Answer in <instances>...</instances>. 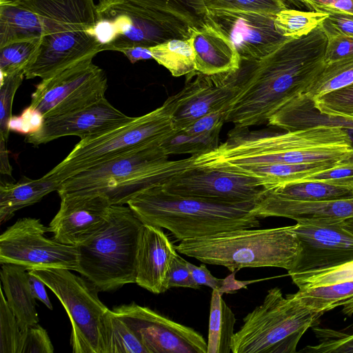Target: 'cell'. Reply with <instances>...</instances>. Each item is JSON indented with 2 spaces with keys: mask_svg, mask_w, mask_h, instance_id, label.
<instances>
[{
  "mask_svg": "<svg viewBox=\"0 0 353 353\" xmlns=\"http://www.w3.org/2000/svg\"><path fill=\"white\" fill-rule=\"evenodd\" d=\"M327 41L321 25L306 36L288 38L259 59L241 61L234 72L238 92L225 122L247 128L268 123L285 103L305 93L323 69Z\"/></svg>",
  "mask_w": 353,
  "mask_h": 353,
  "instance_id": "cell-1",
  "label": "cell"
},
{
  "mask_svg": "<svg viewBox=\"0 0 353 353\" xmlns=\"http://www.w3.org/2000/svg\"><path fill=\"white\" fill-rule=\"evenodd\" d=\"M353 150L341 128L316 126L278 133L234 126L213 151L198 154L202 167L323 163L337 165Z\"/></svg>",
  "mask_w": 353,
  "mask_h": 353,
  "instance_id": "cell-2",
  "label": "cell"
},
{
  "mask_svg": "<svg viewBox=\"0 0 353 353\" xmlns=\"http://www.w3.org/2000/svg\"><path fill=\"white\" fill-rule=\"evenodd\" d=\"M255 203L213 202L172 194L157 184L140 192L128 205L143 224L165 228L181 241L259 227L260 219L252 213Z\"/></svg>",
  "mask_w": 353,
  "mask_h": 353,
  "instance_id": "cell-3",
  "label": "cell"
},
{
  "mask_svg": "<svg viewBox=\"0 0 353 353\" xmlns=\"http://www.w3.org/2000/svg\"><path fill=\"white\" fill-rule=\"evenodd\" d=\"M41 19L43 35L25 70L30 79L51 77L102 51L90 30L96 21L94 0H14Z\"/></svg>",
  "mask_w": 353,
  "mask_h": 353,
  "instance_id": "cell-4",
  "label": "cell"
},
{
  "mask_svg": "<svg viewBox=\"0 0 353 353\" xmlns=\"http://www.w3.org/2000/svg\"><path fill=\"white\" fill-rule=\"evenodd\" d=\"M196 157L170 160L161 145L136 149L69 176L57 192L60 198L100 194L111 205L128 204L145 188L197 166Z\"/></svg>",
  "mask_w": 353,
  "mask_h": 353,
  "instance_id": "cell-5",
  "label": "cell"
},
{
  "mask_svg": "<svg viewBox=\"0 0 353 353\" xmlns=\"http://www.w3.org/2000/svg\"><path fill=\"white\" fill-rule=\"evenodd\" d=\"M176 251L202 263L221 265L230 272L244 268L275 267L290 270L299 242L293 225L268 229H239L186 239Z\"/></svg>",
  "mask_w": 353,
  "mask_h": 353,
  "instance_id": "cell-6",
  "label": "cell"
},
{
  "mask_svg": "<svg viewBox=\"0 0 353 353\" xmlns=\"http://www.w3.org/2000/svg\"><path fill=\"white\" fill-rule=\"evenodd\" d=\"M143 223L130 208L112 205L104 224L77 245V271L99 291L136 282L137 256Z\"/></svg>",
  "mask_w": 353,
  "mask_h": 353,
  "instance_id": "cell-7",
  "label": "cell"
},
{
  "mask_svg": "<svg viewBox=\"0 0 353 353\" xmlns=\"http://www.w3.org/2000/svg\"><path fill=\"white\" fill-rule=\"evenodd\" d=\"M323 314L304 305L294 294L275 287L243 318L231 343L233 353H295L298 343Z\"/></svg>",
  "mask_w": 353,
  "mask_h": 353,
  "instance_id": "cell-8",
  "label": "cell"
},
{
  "mask_svg": "<svg viewBox=\"0 0 353 353\" xmlns=\"http://www.w3.org/2000/svg\"><path fill=\"white\" fill-rule=\"evenodd\" d=\"M173 102L103 134L81 139L68 155L46 174L61 182L70 176L130 151L161 145L174 131Z\"/></svg>",
  "mask_w": 353,
  "mask_h": 353,
  "instance_id": "cell-9",
  "label": "cell"
},
{
  "mask_svg": "<svg viewBox=\"0 0 353 353\" xmlns=\"http://www.w3.org/2000/svg\"><path fill=\"white\" fill-rule=\"evenodd\" d=\"M192 27L170 14L127 0H99L96 21L90 30L102 51L121 52L150 48L167 41L190 37Z\"/></svg>",
  "mask_w": 353,
  "mask_h": 353,
  "instance_id": "cell-10",
  "label": "cell"
},
{
  "mask_svg": "<svg viewBox=\"0 0 353 353\" xmlns=\"http://www.w3.org/2000/svg\"><path fill=\"white\" fill-rule=\"evenodd\" d=\"M39 277L57 296L71 322L74 353H103L104 324L110 310L99 298V290L86 279L65 268L28 270Z\"/></svg>",
  "mask_w": 353,
  "mask_h": 353,
  "instance_id": "cell-11",
  "label": "cell"
},
{
  "mask_svg": "<svg viewBox=\"0 0 353 353\" xmlns=\"http://www.w3.org/2000/svg\"><path fill=\"white\" fill-rule=\"evenodd\" d=\"M105 72L87 59L57 74L42 79L32 94L29 108L43 118L85 108L105 97Z\"/></svg>",
  "mask_w": 353,
  "mask_h": 353,
  "instance_id": "cell-12",
  "label": "cell"
},
{
  "mask_svg": "<svg viewBox=\"0 0 353 353\" xmlns=\"http://www.w3.org/2000/svg\"><path fill=\"white\" fill-rule=\"evenodd\" d=\"M48 228L40 220L23 218L0 236V263H13L27 270L39 268H61L77 271V246L63 244L46 236Z\"/></svg>",
  "mask_w": 353,
  "mask_h": 353,
  "instance_id": "cell-13",
  "label": "cell"
},
{
  "mask_svg": "<svg viewBox=\"0 0 353 353\" xmlns=\"http://www.w3.org/2000/svg\"><path fill=\"white\" fill-rule=\"evenodd\" d=\"M160 185L172 194L223 203H256L266 191L253 177L201 166L172 175Z\"/></svg>",
  "mask_w": 353,
  "mask_h": 353,
  "instance_id": "cell-14",
  "label": "cell"
},
{
  "mask_svg": "<svg viewBox=\"0 0 353 353\" xmlns=\"http://www.w3.org/2000/svg\"><path fill=\"white\" fill-rule=\"evenodd\" d=\"M112 312L134 331L149 353H207L200 333L148 307L131 303Z\"/></svg>",
  "mask_w": 353,
  "mask_h": 353,
  "instance_id": "cell-15",
  "label": "cell"
},
{
  "mask_svg": "<svg viewBox=\"0 0 353 353\" xmlns=\"http://www.w3.org/2000/svg\"><path fill=\"white\" fill-rule=\"evenodd\" d=\"M234 72L186 74L183 88L171 96L174 130H184L203 116L228 108L238 92Z\"/></svg>",
  "mask_w": 353,
  "mask_h": 353,
  "instance_id": "cell-16",
  "label": "cell"
},
{
  "mask_svg": "<svg viewBox=\"0 0 353 353\" xmlns=\"http://www.w3.org/2000/svg\"><path fill=\"white\" fill-rule=\"evenodd\" d=\"M274 17L255 12L207 10L204 20L229 38L241 61H252L266 56L288 39L276 31Z\"/></svg>",
  "mask_w": 353,
  "mask_h": 353,
  "instance_id": "cell-17",
  "label": "cell"
},
{
  "mask_svg": "<svg viewBox=\"0 0 353 353\" xmlns=\"http://www.w3.org/2000/svg\"><path fill=\"white\" fill-rule=\"evenodd\" d=\"M299 253L290 276L325 270L353 261V233L341 222L293 225Z\"/></svg>",
  "mask_w": 353,
  "mask_h": 353,
  "instance_id": "cell-18",
  "label": "cell"
},
{
  "mask_svg": "<svg viewBox=\"0 0 353 353\" xmlns=\"http://www.w3.org/2000/svg\"><path fill=\"white\" fill-rule=\"evenodd\" d=\"M133 119L117 110L104 97L74 112L45 118L38 130L26 136L25 142L38 146L66 136H77L83 139L110 131Z\"/></svg>",
  "mask_w": 353,
  "mask_h": 353,
  "instance_id": "cell-19",
  "label": "cell"
},
{
  "mask_svg": "<svg viewBox=\"0 0 353 353\" xmlns=\"http://www.w3.org/2000/svg\"><path fill=\"white\" fill-rule=\"evenodd\" d=\"M108 199L100 194L66 196L49 224L48 232L57 242L77 246L104 224L110 210Z\"/></svg>",
  "mask_w": 353,
  "mask_h": 353,
  "instance_id": "cell-20",
  "label": "cell"
},
{
  "mask_svg": "<svg viewBox=\"0 0 353 353\" xmlns=\"http://www.w3.org/2000/svg\"><path fill=\"white\" fill-rule=\"evenodd\" d=\"M176 254V248L162 228L143 224L137 256L135 283L154 294L167 291L168 272Z\"/></svg>",
  "mask_w": 353,
  "mask_h": 353,
  "instance_id": "cell-21",
  "label": "cell"
},
{
  "mask_svg": "<svg viewBox=\"0 0 353 353\" xmlns=\"http://www.w3.org/2000/svg\"><path fill=\"white\" fill-rule=\"evenodd\" d=\"M252 213L259 219L279 216L311 225L332 223L353 217V198L321 202L281 200L263 195Z\"/></svg>",
  "mask_w": 353,
  "mask_h": 353,
  "instance_id": "cell-22",
  "label": "cell"
},
{
  "mask_svg": "<svg viewBox=\"0 0 353 353\" xmlns=\"http://www.w3.org/2000/svg\"><path fill=\"white\" fill-rule=\"evenodd\" d=\"M196 70L216 74L239 69L240 57L229 38L209 22L191 29Z\"/></svg>",
  "mask_w": 353,
  "mask_h": 353,
  "instance_id": "cell-23",
  "label": "cell"
},
{
  "mask_svg": "<svg viewBox=\"0 0 353 353\" xmlns=\"http://www.w3.org/2000/svg\"><path fill=\"white\" fill-rule=\"evenodd\" d=\"M268 123L285 131L316 126L353 128V119L321 112L315 107L314 101L305 93L282 106L269 119Z\"/></svg>",
  "mask_w": 353,
  "mask_h": 353,
  "instance_id": "cell-24",
  "label": "cell"
},
{
  "mask_svg": "<svg viewBox=\"0 0 353 353\" xmlns=\"http://www.w3.org/2000/svg\"><path fill=\"white\" fill-rule=\"evenodd\" d=\"M21 265L1 264L0 277L8 305L22 330L39 323L34 298L28 281V272Z\"/></svg>",
  "mask_w": 353,
  "mask_h": 353,
  "instance_id": "cell-25",
  "label": "cell"
},
{
  "mask_svg": "<svg viewBox=\"0 0 353 353\" xmlns=\"http://www.w3.org/2000/svg\"><path fill=\"white\" fill-rule=\"evenodd\" d=\"M61 181L45 174L40 179L22 176L16 183L1 181L0 184V222L4 223L15 212L39 202L53 191H57Z\"/></svg>",
  "mask_w": 353,
  "mask_h": 353,
  "instance_id": "cell-26",
  "label": "cell"
},
{
  "mask_svg": "<svg viewBox=\"0 0 353 353\" xmlns=\"http://www.w3.org/2000/svg\"><path fill=\"white\" fill-rule=\"evenodd\" d=\"M336 165L323 163L272 165H240L214 166L221 170L253 177L266 190L300 181L307 176L330 168Z\"/></svg>",
  "mask_w": 353,
  "mask_h": 353,
  "instance_id": "cell-27",
  "label": "cell"
},
{
  "mask_svg": "<svg viewBox=\"0 0 353 353\" xmlns=\"http://www.w3.org/2000/svg\"><path fill=\"white\" fill-rule=\"evenodd\" d=\"M43 25L34 11L14 0H0V48L11 43L41 39Z\"/></svg>",
  "mask_w": 353,
  "mask_h": 353,
  "instance_id": "cell-28",
  "label": "cell"
},
{
  "mask_svg": "<svg viewBox=\"0 0 353 353\" xmlns=\"http://www.w3.org/2000/svg\"><path fill=\"white\" fill-rule=\"evenodd\" d=\"M263 195L293 201H329L353 198V187L302 180L266 190Z\"/></svg>",
  "mask_w": 353,
  "mask_h": 353,
  "instance_id": "cell-29",
  "label": "cell"
},
{
  "mask_svg": "<svg viewBox=\"0 0 353 353\" xmlns=\"http://www.w3.org/2000/svg\"><path fill=\"white\" fill-rule=\"evenodd\" d=\"M218 290L210 301L207 353H229L234 334L235 314Z\"/></svg>",
  "mask_w": 353,
  "mask_h": 353,
  "instance_id": "cell-30",
  "label": "cell"
},
{
  "mask_svg": "<svg viewBox=\"0 0 353 353\" xmlns=\"http://www.w3.org/2000/svg\"><path fill=\"white\" fill-rule=\"evenodd\" d=\"M150 48L153 59L174 77H181L196 70L190 38L171 39Z\"/></svg>",
  "mask_w": 353,
  "mask_h": 353,
  "instance_id": "cell-31",
  "label": "cell"
},
{
  "mask_svg": "<svg viewBox=\"0 0 353 353\" xmlns=\"http://www.w3.org/2000/svg\"><path fill=\"white\" fill-rule=\"evenodd\" d=\"M295 294L307 307L324 314L353 298V281L299 289Z\"/></svg>",
  "mask_w": 353,
  "mask_h": 353,
  "instance_id": "cell-32",
  "label": "cell"
},
{
  "mask_svg": "<svg viewBox=\"0 0 353 353\" xmlns=\"http://www.w3.org/2000/svg\"><path fill=\"white\" fill-rule=\"evenodd\" d=\"M103 353H149L134 331L109 310L104 324Z\"/></svg>",
  "mask_w": 353,
  "mask_h": 353,
  "instance_id": "cell-33",
  "label": "cell"
},
{
  "mask_svg": "<svg viewBox=\"0 0 353 353\" xmlns=\"http://www.w3.org/2000/svg\"><path fill=\"white\" fill-rule=\"evenodd\" d=\"M353 84V55L325 64L307 88L311 99Z\"/></svg>",
  "mask_w": 353,
  "mask_h": 353,
  "instance_id": "cell-34",
  "label": "cell"
},
{
  "mask_svg": "<svg viewBox=\"0 0 353 353\" xmlns=\"http://www.w3.org/2000/svg\"><path fill=\"white\" fill-rule=\"evenodd\" d=\"M329 14L284 8L275 14L276 31L287 38H300L320 26Z\"/></svg>",
  "mask_w": 353,
  "mask_h": 353,
  "instance_id": "cell-35",
  "label": "cell"
},
{
  "mask_svg": "<svg viewBox=\"0 0 353 353\" xmlns=\"http://www.w3.org/2000/svg\"><path fill=\"white\" fill-rule=\"evenodd\" d=\"M220 131L216 130L210 133L194 134L183 130H175L162 142L161 146L169 156L209 152L219 146Z\"/></svg>",
  "mask_w": 353,
  "mask_h": 353,
  "instance_id": "cell-36",
  "label": "cell"
},
{
  "mask_svg": "<svg viewBox=\"0 0 353 353\" xmlns=\"http://www.w3.org/2000/svg\"><path fill=\"white\" fill-rule=\"evenodd\" d=\"M138 5L173 15L191 27L204 23L206 9L203 0H127Z\"/></svg>",
  "mask_w": 353,
  "mask_h": 353,
  "instance_id": "cell-37",
  "label": "cell"
},
{
  "mask_svg": "<svg viewBox=\"0 0 353 353\" xmlns=\"http://www.w3.org/2000/svg\"><path fill=\"white\" fill-rule=\"evenodd\" d=\"M41 39L11 43L0 48V72L8 75L24 71L32 61Z\"/></svg>",
  "mask_w": 353,
  "mask_h": 353,
  "instance_id": "cell-38",
  "label": "cell"
},
{
  "mask_svg": "<svg viewBox=\"0 0 353 353\" xmlns=\"http://www.w3.org/2000/svg\"><path fill=\"white\" fill-rule=\"evenodd\" d=\"M299 289L353 281V261L339 266L290 276Z\"/></svg>",
  "mask_w": 353,
  "mask_h": 353,
  "instance_id": "cell-39",
  "label": "cell"
},
{
  "mask_svg": "<svg viewBox=\"0 0 353 353\" xmlns=\"http://www.w3.org/2000/svg\"><path fill=\"white\" fill-rule=\"evenodd\" d=\"M0 292V353H21L24 330L19 327L2 290Z\"/></svg>",
  "mask_w": 353,
  "mask_h": 353,
  "instance_id": "cell-40",
  "label": "cell"
},
{
  "mask_svg": "<svg viewBox=\"0 0 353 353\" xmlns=\"http://www.w3.org/2000/svg\"><path fill=\"white\" fill-rule=\"evenodd\" d=\"M318 343L307 345L301 350L307 353H353V333L321 327H312Z\"/></svg>",
  "mask_w": 353,
  "mask_h": 353,
  "instance_id": "cell-41",
  "label": "cell"
},
{
  "mask_svg": "<svg viewBox=\"0 0 353 353\" xmlns=\"http://www.w3.org/2000/svg\"><path fill=\"white\" fill-rule=\"evenodd\" d=\"M207 10L245 11L275 15L288 8L284 0H203Z\"/></svg>",
  "mask_w": 353,
  "mask_h": 353,
  "instance_id": "cell-42",
  "label": "cell"
},
{
  "mask_svg": "<svg viewBox=\"0 0 353 353\" xmlns=\"http://www.w3.org/2000/svg\"><path fill=\"white\" fill-rule=\"evenodd\" d=\"M25 72L8 75L1 74L0 85V139L7 142L10 134L13 99L23 82Z\"/></svg>",
  "mask_w": 353,
  "mask_h": 353,
  "instance_id": "cell-43",
  "label": "cell"
},
{
  "mask_svg": "<svg viewBox=\"0 0 353 353\" xmlns=\"http://www.w3.org/2000/svg\"><path fill=\"white\" fill-rule=\"evenodd\" d=\"M322 113L353 119V84L313 99Z\"/></svg>",
  "mask_w": 353,
  "mask_h": 353,
  "instance_id": "cell-44",
  "label": "cell"
},
{
  "mask_svg": "<svg viewBox=\"0 0 353 353\" xmlns=\"http://www.w3.org/2000/svg\"><path fill=\"white\" fill-rule=\"evenodd\" d=\"M54 347L45 329L39 324L24 330L21 353H52Z\"/></svg>",
  "mask_w": 353,
  "mask_h": 353,
  "instance_id": "cell-45",
  "label": "cell"
},
{
  "mask_svg": "<svg viewBox=\"0 0 353 353\" xmlns=\"http://www.w3.org/2000/svg\"><path fill=\"white\" fill-rule=\"evenodd\" d=\"M317 181L353 187V165L337 164L300 180Z\"/></svg>",
  "mask_w": 353,
  "mask_h": 353,
  "instance_id": "cell-46",
  "label": "cell"
},
{
  "mask_svg": "<svg viewBox=\"0 0 353 353\" xmlns=\"http://www.w3.org/2000/svg\"><path fill=\"white\" fill-rule=\"evenodd\" d=\"M327 41L324 61L329 64L353 55V37L341 34H325Z\"/></svg>",
  "mask_w": 353,
  "mask_h": 353,
  "instance_id": "cell-47",
  "label": "cell"
},
{
  "mask_svg": "<svg viewBox=\"0 0 353 353\" xmlns=\"http://www.w3.org/2000/svg\"><path fill=\"white\" fill-rule=\"evenodd\" d=\"M188 288L199 289L187 265V261L176 254L170 265L168 275L167 288Z\"/></svg>",
  "mask_w": 353,
  "mask_h": 353,
  "instance_id": "cell-48",
  "label": "cell"
},
{
  "mask_svg": "<svg viewBox=\"0 0 353 353\" xmlns=\"http://www.w3.org/2000/svg\"><path fill=\"white\" fill-rule=\"evenodd\" d=\"M228 109V108L205 114L182 130L190 134H201L221 130L225 123Z\"/></svg>",
  "mask_w": 353,
  "mask_h": 353,
  "instance_id": "cell-49",
  "label": "cell"
},
{
  "mask_svg": "<svg viewBox=\"0 0 353 353\" xmlns=\"http://www.w3.org/2000/svg\"><path fill=\"white\" fill-rule=\"evenodd\" d=\"M310 11L353 16V0H301Z\"/></svg>",
  "mask_w": 353,
  "mask_h": 353,
  "instance_id": "cell-50",
  "label": "cell"
},
{
  "mask_svg": "<svg viewBox=\"0 0 353 353\" xmlns=\"http://www.w3.org/2000/svg\"><path fill=\"white\" fill-rule=\"evenodd\" d=\"M43 117L28 107L19 117H12L10 130L23 134H30L38 130L43 121Z\"/></svg>",
  "mask_w": 353,
  "mask_h": 353,
  "instance_id": "cell-51",
  "label": "cell"
},
{
  "mask_svg": "<svg viewBox=\"0 0 353 353\" xmlns=\"http://www.w3.org/2000/svg\"><path fill=\"white\" fill-rule=\"evenodd\" d=\"M188 268L194 280V281L201 285H206L212 290H218L221 294H223L226 279H221L214 276L205 265L202 264L196 266L187 261Z\"/></svg>",
  "mask_w": 353,
  "mask_h": 353,
  "instance_id": "cell-52",
  "label": "cell"
},
{
  "mask_svg": "<svg viewBox=\"0 0 353 353\" xmlns=\"http://www.w3.org/2000/svg\"><path fill=\"white\" fill-rule=\"evenodd\" d=\"M321 26L325 34L337 33L353 37V16L330 14Z\"/></svg>",
  "mask_w": 353,
  "mask_h": 353,
  "instance_id": "cell-53",
  "label": "cell"
},
{
  "mask_svg": "<svg viewBox=\"0 0 353 353\" xmlns=\"http://www.w3.org/2000/svg\"><path fill=\"white\" fill-rule=\"evenodd\" d=\"M28 281L34 298L41 301L50 310H52V303L45 288L46 284L39 277L29 272Z\"/></svg>",
  "mask_w": 353,
  "mask_h": 353,
  "instance_id": "cell-54",
  "label": "cell"
},
{
  "mask_svg": "<svg viewBox=\"0 0 353 353\" xmlns=\"http://www.w3.org/2000/svg\"><path fill=\"white\" fill-rule=\"evenodd\" d=\"M130 61L131 63L141 60L153 59L150 48L136 46L126 48L121 51Z\"/></svg>",
  "mask_w": 353,
  "mask_h": 353,
  "instance_id": "cell-55",
  "label": "cell"
},
{
  "mask_svg": "<svg viewBox=\"0 0 353 353\" xmlns=\"http://www.w3.org/2000/svg\"><path fill=\"white\" fill-rule=\"evenodd\" d=\"M6 141L0 139V172L2 174L12 175V166L9 163Z\"/></svg>",
  "mask_w": 353,
  "mask_h": 353,
  "instance_id": "cell-56",
  "label": "cell"
},
{
  "mask_svg": "<svg viewBox=\"0 0 353 353\" xmlns=\"http://www.w3.org/2000/svg\"><path fill=\"white\" fill-rule=\"evenodd\" d=\"M288 8L308 10L301 0H284Z\"/></svg>",
  "mask_w": 353,
  "mask_h": 353,
  "instance_id": "cell-57",
  "label": "cell"
},
{
  "mask_svg": "<svg viewBox=\"0 0 353 353\" xmlns=\"http://www.w3.org/2000/svg\"><path fill=\"white\" fill-rule=\"evenodd\" d=\"M343 313L351 316L353 314V298L343 305Z\"/></svg>",
  "mask_w": 353,
  "mask_h": 353,
  "instance_id": "cell-58",
  "label": "cell"
},
{
  "mask_svg": "<svg viewBox=\"0 0 353 353\" xmlns=\"http://www.w3.org/2000/svg\"><path fill=\"white\" fill-rule=\"evenodd\" d=\"M342 225L353 233V217L340 221Z\"/></svg>",
  "mask_w": 353,
  "mask_h": 353,
  "instance_id": "cell-59",
  "label": "cell"
},
{
  "mask_svg": "<svg viewBox=\"0 0 353 353\" xmlns=\"http://www.w3.org/2000/svg\"><path fill=\"white\" fill-rule=\"evenodd\" d=\"M338 164L353 165V150L348 156L339 162Z\"/></svg>",
  "mask_w": 353,
  "mask_h": 353,
  "instance_id": "cell-60",
  "label": "cell"
},
{
  "mask_svg": "<svg viewBox=\"0 0 353 353\" xmlns=\"http://www.w3.org/2000/svg\"><path fill=\"white\" fill-rule=\"evenodd\" d=\"M347 134V136L349 137L352 143V145H353V128L352 129H343Z\"/></svg>",
  "mask_w": 353,
  "mask_h": 353,
  "instance_id": "cell-61",
  "label": "cell"
}]
</instances>
